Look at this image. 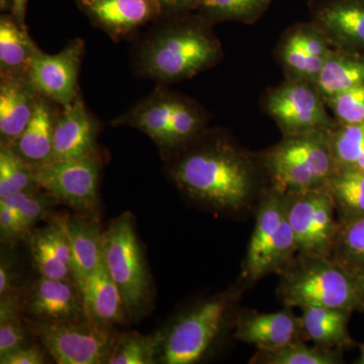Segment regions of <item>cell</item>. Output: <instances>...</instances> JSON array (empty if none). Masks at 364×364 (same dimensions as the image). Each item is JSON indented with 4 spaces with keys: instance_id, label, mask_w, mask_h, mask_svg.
I'll return each instance as SVG.
<instances>
[{
    "instance_id": "35",
    "label": "cell",
    "mask_w": 364,
    "mask_h": 364,
    "mask_svg": "<svg viewBox=\"0 0 364 364\" xmlns=\"http://www.w3.org/2000/svg\"><path fill=\"white\" fill-rule=\"evenodd\" d=\"M333 156L341 168H349L364 154V122L345 124V127L333 138Z\"/></svg>"
},
{
    "instance_id": "43",
    "label": "cell",
    "mask_w": 364,
    "mask_h": 364,
    "mask_svg": "<svg viewBox=\"0 0 364 364\" xmlns=\"http://www.w3.org/2000/svg\"><path fill=\"white\" fill-rule=\"evenodd\" d=\"M28 0H11V14L21 26H26V6Z\"/></svg>"
},
{
    "instance_id": "21",
    "label": "cell",
    "mask_w": 364,
    "mask_h": 364,
    "mask_svg": "<svg viewBox=\"0 0 364 364\" xmlns=\"http://www.w3.org/2000/svg\"><path fill=\"white\" fill-rule=\"evenodd\" d=\"M301 329V320L289 311L260 314L239 321L235 338L270 350L298 342Z\"/></svg>"
},
{
    "instance_id": "29",
    "label": "cell",
    "mask_w": 364,
    "mask_h": 364,
    "mask_svg": "<svg viewBox=\"0 0 364 364\" xmlns=\"http://www.w3.org/2000/svg\"><path fill=\"white\" fill-rule=\"evenodd\" d=\"M335 205L348 218L364 215V171L341 168L327 183Z\"/></svg>"
},
{
    "instance_id": "28",
    "label": "cell",
    "mask_w": 364,
    "mask_h": 364,
    "mask_svg": "<svg viewBox=\"0 0 364 364\" xmlns=\"http://www.w3.org/2000/svg\"><path fill=\"white\" fill-rule=\"evenodd\" d=\"M251 363L265 364H336L341 363L337 351L326 347H308L294 342L277 349H258Z\"/></svg>"
},
{
    "instance_id": "14",
    "label": "cell",
    "mask_w": 364,
    "mask_h": 364,
    "mask_svg": "<svg viewBox=\"0 0 364 364\" xmlns=\"http://www.w3.org/2000/svg\"><path fill=\"white\" fill-rule=\"evenodd\" d=\"M268 109L289 136L318 132L330 124L317 91L303 83L274 91L268 100Z\"/></svg>"
},
{
    "instance_id": "22",
    "label": "cell",
    "mask_w": 364,
    "mask_h": 364,
    "mask_svg": "<svg viewBox=\"0 0 364 364\" xmlns=\"http://www.w3.org/2000/svg\"><path fill=\"white\" fill-rule=\"evenodd\" d=\"M316 18L341 44L364 48V0H322Z\"/></svg>"
},
{
    "instance_id": "16",
    "label": "cell",
    "mask_w": 364,
    "mask_h": 364,
    "mask_svg": "<svg viewBox=\"0 0 364 364\" xmlns=\"http://www.w3.org/2000/svg\"><path fill=\"white\" fill-rule=\"evenodd\" d=\"M39 97L30 76L0 77V145L11 146L23 133Z\"/></svg>"
},
{
    "instance_id": "8",
    "label": "cell",
    "mask_w": 364,
    "mask_h": 364,
    "mask_svg": "<svg viewBox=\"0 0 364 364\" xmlns=\"http://www.w3.org/2000/svg\"><path fill=\"white\" fill-rule=\"evenodd\" d=\"M287 215L303 256L330 257L338 233L336 205L327 186L284 193Z\"/></svg>"
},
{
    "instance_id": "7",
    "label": "cell",
    "mask_w": 364,
    "mask_h": 364,
    "mask_svg": "<svg viewBox=\"0 0 364 364\" xmlns=\"http://www.w3.org/2000/svg\"><path fill=\"white\" fill-rule=\"evenodd\" d=\"M31 330L58 364L107 363L117 334L114 328L87 318L66 322H36Z\"/></svg>"
},
{
    "instance_id": "26",
    "label": "cell",
    "mask_w": 364,
    "mask_h": 364,
    "mask_svg": "<svg viewBox=\"0 0 364 364\" xmlns=\"http://www.w3.org/2000/svg\"><path fill=\"white\" fill-rule=\"evenodd\" d=\"M165 334L163 331L144 335L138 332L117 334L116 343L107 363H157L161 354Z\"/></svg>"
},
{
    "instance_id": "1",
    "label": "cell",
    "mask_w": 364,
    "mask_h": 364,
    "mask_svg": "<svg viewBox=\"0 0 364 364\" xmlns=\"http://www.w3.org/2000/svg\"><path fill=\"white\" fill-rule=\"evenodd\" d=\"M170 176L189 198L219 210H241L252 191L247 159L223 141L182 155L172 164Z\"/></svg>"
},
{
    "instance_id": "33",
    "label": "cell",
    "mask_w": 364,
    "mask_h": 364,
    "mask_svg": "<svg viewBox=\"0 0 364 364\" xmlns=\"http://www.w3.org/2000/svg\"><path fill=\"white\" fill-rule=\"evenodd\" d=\"M0 203L13 208L21 218L23 226L28 231L33 229L38 223L44 220L50 210L59 202L54 196L44 189L21 191L7 198H0Z\"/></svg>"
},
{
    "instance_id": "25",
    "label": "cell",
    "mask_w": 364,
    "mask_h": 364,
    "mask_svg": "<svg viewBox=\"0 0 364 364\" xmlns=\"http://www.w3.org/2000/svg\"><path fill=\"white\" fill-rule=\"evenodd\" d=\"M316 83L328 100L364 85V60L331 54L326 59Z\"/></svg>"
},
{
    "instance_id": "3",
    "label": "cell",
    "mask_w": 364,
    "mask_h": 364,
    "mask_svg": "<svg viewBox=\"0 0 364 364\" xmlns=\"http://www.w3.org/2000/svg\"><path fill=\"white\" fill-rule=\"evenodd\" d=\"M287 267L280 296L287 306H317L352 311L364 304L355 274L329 257L301 255Z\"/></svg>"
},
{
    "instance_id": "36",
    "label": "cell",
    "mask_w": 364,
    "mask_h": 364,
    "mask_svg": "<svg viewBox=\"0 0 364 364\" xmlns=\"http://www.w3.org/2000/svg\"><path fill=\"white\" fill-rule=\"evenodd\" d=\"M326 59L324 57L309 54L289 41H287L282 49V60L287 68L301 78L314 80L315 82L324 66Z\"/></svg>"
},
{
    "instance_id": "12",
    "label": "cell",
    "mask_w": 364,
    "mask_h": 364,
    "mask_svg": "<svg viewBox=\"0 0 364 364\" xmlns=\"http://www.w3.org/2000/svg\"><path fill=\"white\" fill-rule=\"evenodd\" d=\"M23 314L36 322L86 318L82 293L76 282L45 277H40L23 294Z\"/></svg>"
},
{
    "instance_id": "39",
    "label": "cell",
    "mask_w": 364,
    "mask_h": 364,
    "mask_svg": "<svg viewBox=\"0 0 364 364\" xmlns=\"http://www.w3.org/2000/svg\"><path fill=\"white\" fill-rule=\"evenodd\" d=\"M317 33L318 31L313 28H298L287 41L298 46L309 54L328 58L332 53L330 52L324 38Z\"/></svg>"
},
{
    "instance_id": "44",
    "label": "cell",
    "mask_w": 364,
    "mask_h": 364,
    "mask_svg": "<svg viewBox=\"0 0 364 364\" xmlns=\"http://www.w3.org/2000/svg\"><path fill=\"white\" fill-rule=\"evenodd\" d=\"M356 279H358L359 286L363 289L364 293V269L359 270L355 273Z\"/></svg>"
},
{
    "instance_id": "23",
    "label": "cell",
    "mask_w": 364,
    "mask_h": 364,
    "mask_svg": "<svg viewBox=\"0 0 364 364\" xmlns=\"http://www.w3.org/2000/svg\"><path fill=\"white\" fill-rule=\"evenodd\" d=\"M38 46L9 14L0 18V77L30 76L31 64Z\"/></svg>"
},
{
    "instance_id": "34",
    "label": "cell",
    "mask_w": 364,
    "mask_h": 364,
    "mask_svg": "<svg viewBox=\"0 0 364 364\" xmlns=\"http://www.w3.org/2000/svg\"><path fill=\"white\" fill-rule=\"evenodd\" d=\"M36 269L48 279L74 280L70 267L62 262L47 245L37 230H31L26 239Z\"/></svg>"
},
{
    "instance_id": "17",
    "label": "cell",
    "mask_w": 364,
    "mask_h": 364,
    "mask_svg": "<svg viewBox=\"0 0 364 364\" xmlns=\"http://www.w3.org/2000/svg\"><path fill=\"white\" fill-rule=\"evenodd\" d=\"M61 220L70 241L72 273L82 291L91 273L102 262L104 231L97 219L85 215H61Z\"/></svg>"
},
{
    "instance_id": "6",
    "label": "cell",
    "mask_w": 364,
    "mask_h": 364,
    "mask_svg": "<svg viewBox=\"0 0 364 364\" xmlns=\"http://www.w3.org/2000/svg\"><path fill=\"white\" fill-rule=\"evenodd\" d=\"M318 132L291 136L269 156V166L279 193L323 188L336 172L331 142Z\"/></svg>"
},
{
    "instance_id": "32",
    "label": "cell",
    "mask_w": 364,
    "mask_h": 364,
    "mask_svg": "<svg viewBox=\"0 0 364 364\" xmlns=\"http://www.w3.org/2000/svg\"><path fill=\"white\" fill-rule=\"evenodd\" d=\"M35 170L9 146L0 145V198L41 188Z\"/></svg>"
},
{
    "instance_id": "15",
    "label": "cell",
    "mask_w": 364,
    "mask_h": 364,
    "mask_svg": "<svg viewBox=\"0 0 364 364\" xmlns=\"http://www.w3.org/2000/svg\"><path fill=\"white\" fill-rule=\"evenodd\" d=\"M97 121L78 95L57 117L52 162L97 156Z\"/></svg>"
},
{
    "instance_id": "27",
    "label": "cell",
    "mask_w": 364,
    "mask_h": 364,
    "mask_svg": "<svg viewBox=\"0 0 364 364\" xmlns=\"http://www.w3.org/2000/svg\"><path fill=\"white\" fill-rule=\"evenodd\" d=\"M21 315L23 314L21 291L0 296V358L28 344Z\"/></svg>"
},
{
    "instance_id": "40",
    "label": "cell",
    "mask_w": 364,
    "mask_h": 364,
    "mask_svg": "<svg viewBox=\"0 0 364 364\" xmlns=\"http://www.w3.org/2000/svg\"><path fill=\"white\" fill-rule=\"evenodd\" d=\"M47 363L44 351L36 345L26 344L0 358L1 364H43Z\"/></svg>"
},
{
    "instance_id": "9",
    "label": "cell",
    "mask_w": 364,
    "mask_h": 364,
    "mask_svg": "<svg viewBox=\"0 0 364 364\" xmlns=\"http://www.w3.org/2000/svg\"><path fill=\"white\" fill-rule=\"evenodd\" d=\"M100 157L54 161L35 170L38 186L76 214L97 219Z\"/></svg>"
},
{
    "instance_id": "19",
    "label": "cell",
    "mask_w": 364,
    "mask_h": 364,
    "mask_svg": "<svg viewBox=\"0 0 364 364\" xmlns=\"http://www.w3.org/2000/svg\"><path fill=\"white\" fill-rule=\"evenodd\" d=\"M286 212V198L279 191L261 203L246 256L245 272L249 279H258L265 275V264L279 236Z\"/></svg>"
},
{
    "instance_id": "30",
    "label": "cell",
    "mask_w": 364,
    "mask_h": 364,
    "mask_svg": "<svg viewBox=\"0 0 364 364\" xmlns=\"http://www.w3.org/2000/svg\"><path fill=\"white\" fill-rule=\"evenodd\" d=\"M333 260L354 273L364 269V215L348 218L339 225Z\"/></svg>"
},
{
    "instance_id": "20",
    "label": "cell",
    "mask_w": 364,
    "mask_h": 364,
    "mask_svg": "<svg viewBox=\"0 0 364 364\" xmlns=\"http://www.w3.org/2000/svg\"><path fill=\"white\" fill-rule=\"evenodd\" d=\"M81 293L85 317L90 322L102 327L114 328L129 318L121 293L104 261L102 260L97 269L91 273Z\"/></svg>"
},
{
    "instance_id": "13",
    "label": "cell",
    "mask_w": 364,
    "mask_h": 364,
    "mask_svg": "<svg viewBox=\"0 0 364 364\" xmlns=\"http://www.w3.org/2000/svg\"><path fill=\"white\" fill-rule=\"evenodd\" d=\"M91 23L112 40L126 39L163 16L160 0H76Z\"/></svg>"
},
{
    "instance_id": "31",
    "label": "cell",
    "mask_w": 364,
    "mask_h": 364,
    "mask_svg": "<svg viewBox=\"0 0 364 364\" xmlns=\"http://www.w3.org/2000/svg\"><path fill=\"white\" fill-rule=\"evenodd\" d=\"M272 0H203L196 11L208 23L223 21L251 23L264 14Z\"/></svg>"
},
{
    "instance_id": "11",
    "label": "cell",
    "mask_w": 364,
    "mask_h": 364,
    "mask_svg": "<svg viewBox=\"0 0 364 364\" xmlns=\"http://www.w3.org/2000/svg\"><path fill=\"white\" fill-rule=\"evenodd\" d=\"M85 51V42L80 39L71 41L57 54H47L37 48L30 78L38 92L61 107L71 104L79 95L78 75Z\"/></svg>"
},
{
    "instance_id": "5",
    "label": "cell",
    "mask_w": 364,
    "mask_h": 364,
    "mask_svg": "<svg viewBox=\"0 0 364 364\" xmlns=\"http://www.w3.org/2000/svg\"><path fill=\"white\" fill-rule=\"evenodd\" d=\"M112 124L131 127L146 134L161 152L170 153L188 143L200 132V112L181 97L157 90Z\"/></svg>"
},
{
    "instance_id": "2",
    "label": "cell",
    "mask_w": 364,
    "mask_h": 364,
    "mask_svg": "<svg viewBox=\"0 0 364 364\" xmlns=\"http://www.w3.org/2000/svg\"><path fill=\"white\" fill-rule=\"evenodd\" d=\"M207 26V21L198 16L196 21L156 28L141 46L136 62L141 75L170 82L191 77L214 65L221 49Z\"/></svg>"
},
{
    "instance_id": "42",
    "label": "cell",
    "mask_w": 364,
    "mask_h": 364,
    "mask_svg": "<svg viewBox=\"0 0 364 364\" xmlns=\"http://www.w3.org/2000/svg\"><path fill=\"white\" fill-rule=\"evenodd\" d=\"M13 272L11 261L7 259L6 256L2 254L1 262H0V296L18 291V289L14 287Z\"/></svg>"
},
{
    "instance_id": "10",
    "label": "cell",
    "mask_w": 364,
    "mask_h": 364,
    "mask_svg": "<svg viewBox=\"0 0 364 364\" xmlns=\"http://www.w3.org/2000/svg\"><path fill=\"white\" fill-rule=\"evenodd\" d=\"M229 301L217 296L196 306L164 332L159 360L166 364H191L200 360L221 329Z\"/></svg>"
},
{
    "instance_id": "38",
    "label": "cell",
    "mask_w": 364,
    "mask_h": 364,
    "mask_svg": "<svg viewBox=\"0 0 364 364\" xmlns=\"http://www.w3.org/2000/svg\"><path fill=\"white\" fill-rule=\"evenodd\" d=\"M30 231L26 229L21 218L13 210L0 203V238L4 243L14 245L16 242L26 240Z\"/></svg>"
},
{
    "instance_id": "45",
    "label": "cell",
    "mask_w": 364,
    "mask_h": 364,
    "mask_svg": "<svg viewBox=\"0 0 364 364\" xmlns=\"http://www.w3.org/2000/svg\"><path fill=\"white\" fill-rule=\"evenodd\" d=\"M358 363L364 364V345H361L360 356H359Z\"/></svg>"
},
{
    "instance_id": "24",
    "label": "cell",
    "mask_w": 364,
    "mask_h": 364,
    "mask_svg": "<svg viewBox=\"0 0 364 364\" xmlns=\"http://www.w3.org/2000/svg\"><path fill=\"white\" fill-rule=\"evenodd\" d=\"M301 322L306 335L318 346L332 348L350 342L347 322L350 311L328 306H303Z\"/></svg>"
},
{
    "instance_id": "4",
    "label": "cell",
    "mask_w": 364,
    "mask_h": 364,
    "mask_svg": "<svg viewBox=\"0 0 364 364\" xmlns=\"http://www.w3.org/2000/svg\"><path fill=\"white\" fill-rule=\"evenodd\" d=\"M102 261L123 298L128 317H140L151 296V279L134 215L124 213L102 234Z\"/></svg>"
},
{
    "instance_id": "18",
    "label": "cell",
    "mask_w": 364,
    "mask_h": 364,
    "mask_svg": "<svg viewBox=\"0 0 364 364\" xmlns=\"http://www.w3.org/2000/svg\"><path fill=\"white\" fill-rule=\"evenodd\" d=\"M52 100L40 95L32 119L11 146L21 159L37 169L52 162L53 135L59 112Z\"/></svg>"
},
{
    "instance_id": "37",
    "label": "cell",
    "mask_w": 364,
    "mask_h": 364,
    "mask_svg": "<svg viewBox=\"0 0 364 364\" xmlns=\"http://www.w3.org/2000/svg\"><path fill=\"white\" fill-rule=\"evenodd\" d=\"M329 102L335 114L344 124L363 123L364 85L329 98Z\"/></svg>"
},
{
    "instance_id": "41",
    "label": "cell",
    "mask_w": 364,
    "mask_h": 364,
    "mask_svg": "<svg viewBox=\"0 0 364 364\" xmlns=\"http://www.w3.org/2000/svg\"><path fill=\"white\" fill-rule=\"evenodd\" d=\"M163 16L181 14L191 11H196L203 0H160Z\"/></svg>"
}]
</instances>
